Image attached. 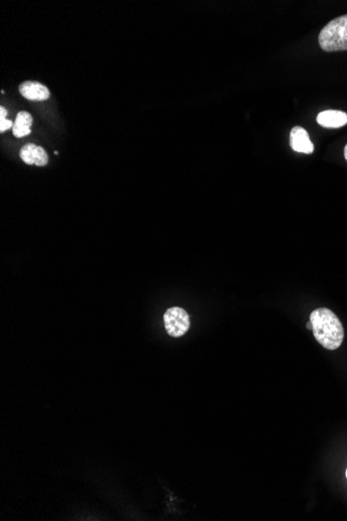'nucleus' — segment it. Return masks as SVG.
<instances>
[{"instance_id":"obj_1","label":"nucleus","mask_w":347,"mask_h":521,"mask_svg":"<svg viewBox=\"0 0 347 521\" xmlns=\"http://www.w3.org/2000/svg\"><path fill=\"white\" fill-rule=\"evenodd\" d=\"M313 334L326 350H337L344 339V328L339 317L328 308H317L310 315Z\"/></svg>"},{"instance_id":"obj_2","label":"nucleus","mask_w":347,"mask_h":521,"mask_svg":"<svg viewBox=\"0 0 347 521\" xmlns=\"http://www.w3.org/2000/svg\"><path fill=\"white\" fill-rule=\"evenodd\" d=\"M319 42L326 53L347 50V15L329 22L320 31Z\"/></svg>"},{"instance_id":"obj_3","label":"nucleus","mask_w":347,"mask_h":521,"mask_svg":"<svg viewBox=\"0 0 347 521\" xmlns=\"http://www.w3.org/2000/svg\"><path fill=\"white\" fill-rule=\"evenodd\" d=\"M165 330L172 337H181L189 330V315L180 307H172L163 315Z\"/></svg>"},{"instance_id":"obj_4","label":"nucleus","mask_w":347,"mask_h":521,"mask_svg":"<svg viewBox=\"0 0 347 521\" xmlns=\"http://www.w3.org/2000/svg\"><path fill=\"white\" fill-rule=\"evenodd\" d=\"M290 147L299 153L311 154L314 151V144L311 142L308 131L301 126L293 127L291 131Z\"/></svg>"},{"instance_id":"obj_5","label":"nucleus","mask_w":347,"mask_h":521,"mask_svg":"<svg viewBox=\"0 0 347 521\" xmlns=\"http://www.w3.org/2000/svg\"><path fill=\"white\" fill-rule=\"evenodd\" d=\"M20 158L26 165H35L43 167L48 164V154L42 147L35 144H28L20 150Z\"/></svg>"},{"instance_id":"obj_6","label":"nucleus","mask_w":347,"mask_h":521,"mask_svg":"<svg viewBox=\"0 0 347 521\" xmlns=\"http://www.w3.org/2000/svg\"><path fill=\"white\" fill-rule=\"evenodd\" d=\"M19 92L24 98L31 102H44L50 97V92L48 88L40 82H23L20 84Z\"/></svg>"},{"instance_id":"obj_7","label":"nucleus","mask_w":347,"mask_h":521,"mask_svg":"<svg viewBox=\"0 0 347 521\" xmlns=\"http://www.w3.org/2000/svg\"><path fill=\"white\" fill-rule=\"evenodd\" d=\"M316 121L324 128H340L347 124V114L342 111L329 109L319 113Z\"/></svg>"},{"instance_id":"obj_8","label":"nucleus","mask_w":347,"mask_h":521,"mask_svg":"<svg viewBox=\"0 0 347 521\" xmlns=\"http://www.w3.org/2000/svg\"><path fill=\"white\" fill-rule=\"evenodd\" d=\"M33 119L28 111H20L16 118L14 126H13V134L16 138H23L31 133V125Z\"/></svg>"},{"instance_id":"obj_9","label":"nucleus","mask_w":347,"mask_h":521,"mask_svg":"<svg viewBox=\"0 0 347 521\" xmlns=\"http://www.w3.org/2000/svg\"><path fill=\"white\" fill-rule=\"evenodd\" d=\"M14 123L11 120L0 119V133H4V131H9V129L13 128Z\"/></svg>"},{"instance_id":"obj_10","label":"nucleus","mask_w":347,"mask_h":521,"mask_svg":"<svg viewBox=\"0 0 347 521\" xmlns=\"http://www.w3.org/2000/svg\"><path fill=\"white\" fill-rule=\"evenodd\" d=\"M6 115H8V111L4 107H0V119H6Z\"/></svg>"},{"instance_id":"obj_11","label":"nucleus","mask_w":347,"mask_h":521,"mask_svg":"<svg viewBox=\"0 0 347 521\" xmlns=\"http://www.w3.org/2000/svg\"><path fill=\"white\" fill-rule=\"evenodd\" d=\"M344 158H346V160L347 162V144H346V148H344Z\"/></svg>"},{"instance_id":"obj_12","label":"nucleus","mask_w":347,"mask_h":521,"mask_svg":"<svg viewBox=\"0 0 347 521\" xmlns=\"http://www.w3.org/2000/svg\"><path fill=\"white\" fill-rule=\"evenodd\" d=\"M307 327H308V329H310V330H312V324L309 323L308 325H307Z\"/></svg>"},{"instance_id":"obj_13","label":"nucleus","mask_w":347,"mask_h":521,"mask_svg":"<svg viewBox=\"0 0 347 521\" xmlns=\"http://www.w3.org/2000/svg\"><path fill=\"white\" fill-rule=\"evenodd\" d=\"M346 477H347V471H346Z\"/></svg>"}]
</instances>
